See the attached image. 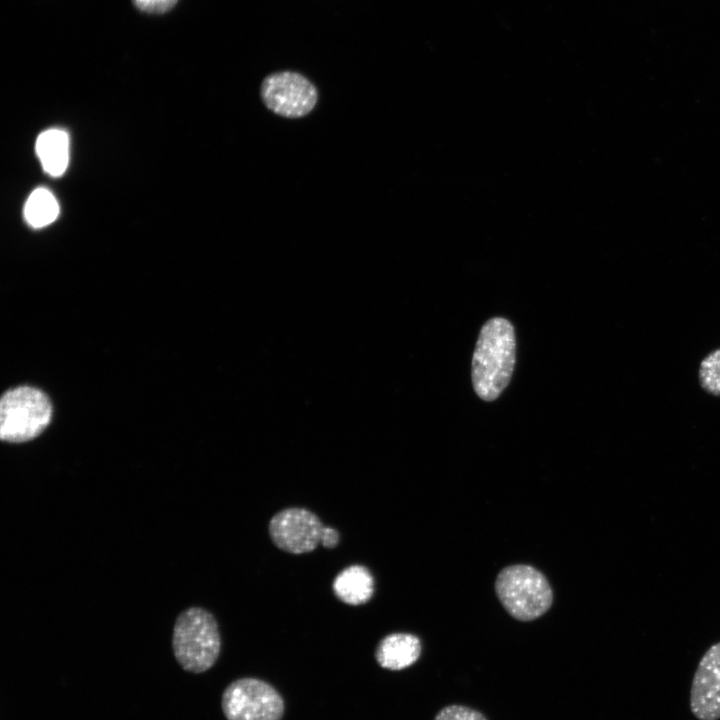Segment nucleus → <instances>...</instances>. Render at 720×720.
<instances>
[{"mask_svg": "<svg viewBox=\"0 0 720 720\" xmlns=\"http://www.w3.org/2000/svg\"><path fill=\"white\" fill-rule=\"evenodd\" d=\"M516 360L513 325L503 317L489 319L482 326L472 357V384L484 401L497 399L509 384Z\"/></svg>", "mask_w": 720, "mask_h": 720, "instance_id": "1", "label": "nucleus"}, {"mask_svg": "<svg viewBox=\"0 0 720 720\" xmlns=\"http://www.w3.org/2000/svg\"><path fill=\"white\" fill-rule=\"evenodd\" d=\"M172 649L184 670L201 673L210 669L221 650V637L213 614L202 607L181 612L173 629Z\"/></svg>", "mask_w": 720, "mask_h": 720, "instance_id": "2", "label": "nucleus"}, {"mask_svg": "<svg viewBox=\"0 0 720 720\" xmlns=\"http://www.w3.org/2000/svg\"><path fill=\"white\" fill-rule=\"evenodd\" d=\"M495 590L506 611L520 621L539 618L553 602L548 580L529 565L517 564L503 568L497 576Z\"/></svg>", "mask_w": 720, "mask_h": 720, "instance_id": "3", "label": "nucleus"}, {"mask_svg": "<svg viewBox=\"0 0 720 720\" xmlns=\"http://www.w3.org/2000/svg\"><path fill=\"white\" fill-rule=\"evenodd\" d=\"M52 405L41 390L20 386L4 393L0 402V437L22 443L39 436L49 425Z\"/></svg>", "mask_w": 720, "mask_h": 720, "instance_id": "4", "label": "nucleus"}, {"mask_svg": "<svg viewBox=\"0 0 720 720\" xmlns=\"http://www.w3.org/2000/svg\"><path fill=\"white\" fill-rule=\"evenodd\" d=\"M227 720H281L284 702L270 684L256 678L230 683L222 695Z\"/></svg>", "mask_w": 720, "mask_h": 720, "instance_id": "5", "label": "nucleus"}, {"mask_svg": "<svg viewBox=\"0 0 720 720\" xmlns=\"http://www.w3.org/2000/svg\"><path fill=\"white\" fill-rule=\"evenodd\" d=\"M260 94L265 106L286 118H301L309 114L318 100L314 84L300 73L282 71L264 78Z\"/></svg>", "mask_w": 720, "mask_h": 720, "instance_id": "6", "label": "nucleus"}, {"mask_svg": "<svg viewBox=\"0 0 720 720\" xmlns=\"http://www.w3.org/2000/svg\"><path fill=\"white\" fill-rule=\"evenodd\" d=\"M324 525L316 514L299 507L277 512L270 520L268 530L273 543L291 554L313 551L320 543Z\"/></svg>", "mask_w": 720, "mask_h": 720, "instance_id": "7", "label": "nucleus"}, {"mask_svg": "<svg viewBox=\"0 0 720 720\" xmlns=\"http://www.w3.org/2000/svg\"><path fill=\"white\" fill-rule=\"evenodd\" d=\"M690 709L699 720L720 719V642L702 656L691 685Z\"/></svg>", "mask_w": 720, "mask_h": 720, "instance_id": "8", "label": "nucleus"}, {"mask_svg": "<svg viewBox=\"0 0 720 720\" xmlns=\"http://www.w3.org/2000/svg\"><path fill=\"white\" fill-rule=\"evenodd\" d=\"M420 654L418 637L409 633H392L380 641L375 656L381 667L398 671L414 664Z\"/></svg>", "mask_w": 720, "mask_h": 720, "instance_id": "9", "label": "nucleus"}, {"mask_svg": "<svg viewBox=\"0 0 720 720\" xmlns=\"http://www.w3.org/2000/svg\"><path fill=\"white\" fill-rule=\"evenodd\" d=\"M332 587L339 600L356 606L370 600L374 592V579L366 567L352 565L335 577Z\"/></svg>", "mask_w": 720, "mask_h": 720, "instance_id": "10", "label": "nucleus"}, {"mask_svg": "<svg viewBox=\"0 0 720 720\" xmlns=\"http://www.w3.org/2000/svg\"><path fill=\"white\" fill-rule=\"evenodd\" d=\"M36 153L46 173L54 177L62 175L69 162L68 134L56 128L45 130L36 140Z\"/></svg>", "mask_w": 720, "mask_h": 720, "instance_id": "11", "label": "nucleus"}, {"mask_svg": "<svg viewBox=\"0 0 720 720\" xmlns=\"http://www.w3.org/2000/svg\"><path fill=\"white\" fill-rule=\"evenodd\" d=\"M59 214V205L54 195L45 188H37L28 197L24 206V217L29 225L41 228L54 222Z\"/></svg>", "mask_w": 720, "mask_h": 720, "instance_id": "12", "label": "nucleus"}, {"mask_svg": "<svg viewBox=\"0 0 720 720\" xmlns=\"http://www.w3.org/2000/svg\"><path fill=\"white\" fill-rule=\"evenodd\" d=\"M698 377L706 392L720 396V348L709 353L701 361Z\"/></svg>", "mask_w": 720, "mask_h": 720, "instance_id": "13", "label": "nucleus"}, {"mask_svg": "<svg viewBox=\"0 0 720 720\" xmlns=\"http://www.w3.org/2000/svg\"><path fill=\"white\" fill-rule=\"evenodd\" d=\"M434 720H487L485 716L477 710L462 706L449 705L441 709Z\"/></svg>", "mask_w": 720, "mask_h": 720, "instance_id": "14", "label": "nucleus"}, {"mask_svg": "<svg viewBox=\"0 0 720 720\" xmlns=\"http://www.w3.org/2000/svg\"><path fill=\"white\" fill-rule=\"evenodd\" d=\"M178 0H133L134 5L141 11L160 14L170 10Z\"/></svg>", "mask_w": 720, "mask_h": 720, "instance_id": "15", "label": "nucleus"}, {"mask_svg": "<svg viewBox=\"0 0 720 720\" xmlns=\"http://www.w3.org/2000/svg\"><path fill=\"white\" fill-rule=\"evenodd\" d=\"M339 540L340 535L336 529L333 527H324L320 543L323 547L328 549L334 548L338 545Z\"/></svg>", "mask_w": 720, "mask_h": 720, "instance_id": "16", "label": "nucleus"}]
</instances>
